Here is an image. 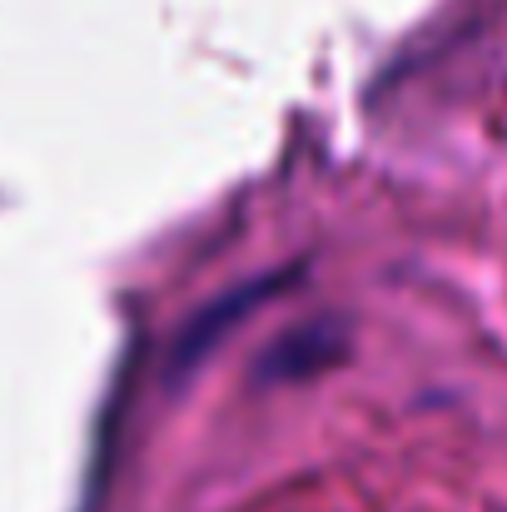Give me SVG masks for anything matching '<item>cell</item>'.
<instances>
[{
	"label": "cell",
	"mask_w": 507,
	"mask_h": 512,
	"mask_svg": "<svg viewBox=\"0 0 507 512\" xmlns=\"http://www.w3.org/2000/svg\"><path fill=\"white\" fill-rule=\"evenodd\" d=\"M289 279H294V274H264V279H249V284H239V289L209 299V304H204V309L174 334V343H169V368H165L169 383H184L194 368H204L209 353L229 339L234 329H244V324L259 314V304L274 299Z\"/></svg>",
	"instance_id": "obj_1"
},
{
	"label": "cell",
	"mask_w": 507,
	"mask_h": 512,
	"mask_svg": "<svg viewBox=\"0 0 507 512\" xmlns=\"http://www.w3.org/2000/svg\"><path fill=\"white\" fill-rule=\"evenodd\" d=\"M348 324L343 319H304L284 329L254 363L259 383H309L348 358Z\"/></svg>",
	"instance_id": "obj_2"
}]
</instances>
